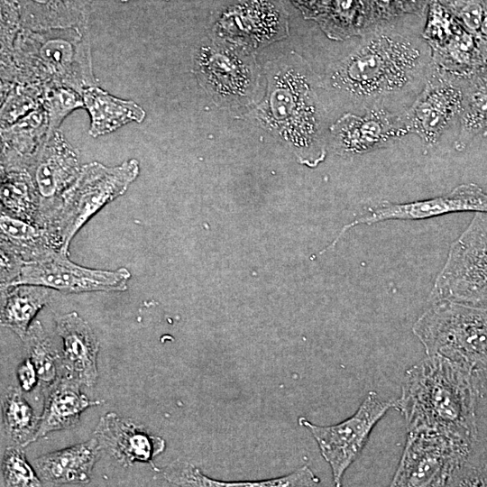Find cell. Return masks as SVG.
Segmentation results:
<instances>
[{
  "label": "cell",
  "mask_w": 487,
  "mask_h": 487,
  "mask_svg": "<svg viewBox=\"0 0 487 487\" xmlns=\"http://www.w3.org/2000/svg\"><path fill=\"white\" fill-rule=\"evenodd\" d=\"M304 18L317 21L327 10L331 0H290Z\"/></svg>",
  "instance_id": "obj_38"
},
{
  "label": "cell",
  "mask_w": 487,
  "mask_h": 487,
  "mask_svg": "<svg viewBox=\"0 0 487 487\" xmlns=\"http://www.w3.org/2000/svg\"><path fill=\"white\" fill-rule=\"evenodd\" d=\"M412 332L427 355L445 357L473 373L487 370V306L432 301Z\"/></svg>",
  "instance_id": "obj_5"
},
{
  "label": "cell",
  "mask_w": 487,
  "mask_h": 487,
  "mask_svg": "<svg viewBox=\"0 0 487 487\" xmlns=\"http://www.w3.org/2000/svg\"><path fill=\"white\" fill-rule=\"evenodd\" d=\"M41 105L47 113L49 131L51 134L59 130L67 115L75 109L84 107V101L82 95L74 89L54 87L43 90Z\"/></svg>",
  "instance_id": "obj_34"
},
{
  "label": "cell",
  "mask_w": 487,
  "mask_h": 487,
  "mask_svg": "<svg viewBox=\"0 0 487 487\" xmlns=\"http://www.w3.org/2000/svg\"><path fill=\"white\" fill-rule=\"evenodd\" d=\"M333 146L340 155H361L387 147L409 133L401 112L386 107L363 115L345 114L330 127Z\"/></svg>",
  "instance_id": "obj_16"
},
{
  "label": "cell",
  "mask_w": 487,
  "mask_h": 487,
  "mask_svg": "<svg viewBox=\"0 0 487 487\" xmlns=\"http://www.w3.org/2000/svg\"><path fill=\"white\" fill-rule=\"evenodd\" d=\"M430 297L487 306V212L475 213L452 243Z\"/></svg>",
  "instance_id": "obj_8"
},
{
  "label": "cell",
  "mask_w": 487,
  "mask_h": 487,
  "mask_svg": "<svg viewBox=\"0 0 487 487\" xmlns=\"http://www.w3.org/2000/svg\"><path fill=\"white\" fill-rule=\"evenodd\" d=\"M458 212H487V193L475 183L458 185L441 196L396 203L388 200L369 207L358 218L345 225L330 249L347 230L359 225H373L390 220H423Z\"/></svg>",
  "instance_id": "obj_14"
},
{
  "label": "cell",
  "mask_w": 487,
  "mask_h": 487,
  "mask_svg": "<svg viewBox=\"0 0 487 487\" xmlns=\"http://www.w3.org/2000/svg\"><path fill=\"white\" fill-rule=\"evenodd\" d=\"M81 385L78 381L62 375L43 391L44 404L39 417L36 440L51 432L75 427L84 410L100 403L89 400L81 392Z\"/></svg>",
  "instance_id": "obj_20"
},
{
  "label": "cell",
  "mask_w": 487,
  "mask_h": 487,
  "mask_svg": "<svg viewBox=\"0 0 487 487\" xmlns=\"http://www.w3.org/2000/svg\"><path fill=\"white\" fill-rule=\"evenodd\" d=\"M94 437L101 449L124 467L132 466L135 463H146L157 469L153 460L166 446L162 437L114 412H108L100 418L94 430Z\"/></svg>",
  "instance_id": "obj_17"
},
{
  "label": "cell",
  "mask_w": 487,
  "mask_h": 487,
  "mask_svg": "<svg viewBox=\"0 0 487 487\" xmlns=\"http://www.w3.org/2000/svg\"><path fill=\"white\" fill-rule=\"evenodd\" d=\"M364 2L369 31L404 15L398 0H364Z\"/></svg>",
  "instance_id": "obj_36"
},
{
  "label": "cell",
  "mask_w": 487,
  "mask_h": 487,
  "mask_svg": "<svg viewBox=\"0 0 487 487\" xmlns=\"http://www.w3.org/2000/svg\"><path fill=\"white\" fill-rule=\"evenodd\" d=\"M477 443L442 434L408 432L391 486H470Z\"/></svg>",
  "instance_id": "obj_7"
},
{
  "label": "cell",
  "mask_w": 487,
  "mask_h": 487,
  "mask_svg": "<svg viewBox=\"0 0 487 487\" xmlns=\"http://www.w3.org/2000/svg\"><path fill=\"white\" fill-rule=\"evenodd\" d=\"M474 38L482 61L487 62V10L479 32Z\"/></svg>",
  "instance_id": "obj_41"
},
{
  "label": "cell",
  "mask_w": 487,
  "mask_h": 487,
  "mask_svg": "<svg viewBox=\"0 0 487 487\" xmlns=\"http://www.w3.org/2000/svg\"><path fill=\"white\" fill-rule=\"evenodd\" d=\"M84 107L90 116L89 134L98 137L131 122L142 123L145 111L132 100L115 97L96 86L83 90Z\"/></svg>",
  "instance_id": "obj_23"
},
{
  "label": "cell",
  "mask_w": 487,
  "mask_h": 487,
  "mask_svg": "<svg viewBox=\"0 0 487 487\" xmlns=\"http://www.w3.org/2000/svg\"><path fill=\"white\" fill-rule=\"evenodd\" d=\"M0 246L16 253L24 263L39 260L53 251H61L58 239L47 227L3 212L0 216Z\"/></svg>",
  "instance_id": "obj_24"
},
{
  "label": "cell",
  "mask_w": 487,
  "mask_h": 487,
  "mask_svg": "<svg viewBox=\"0 0 487 487\" xmlns=\"http://www.w3.org/2000/svg\"><path fill=\"white\" fill-rule=\"evenodd\" d=\"M459 123L455 147L462 152L487 128V62L479 66L464 81V103Z\"/></svg>",
  "instance_id": "obj_28"
},
{
  "label": "cell",
  "mask_w": 487,
  "mask_h": 487,
  "mask_svg": "<svg viewBox=\"0 0 487 487\" xmlns=\"http://www.w3.org/2000/svg\"><path fill=\"white\" fill-rule=\"evenodd\" d=\"M250 54L216 40L198 50L195 72L199 84L216 105L241 106L253 97L258 75Z\"/></svg>",
  "instance_id": "obj_10"
},
{
  "label": "cell",
  "mask_w": 487,
  "mask_h": 487,
  "mask_svg": "<svg viewBox=\"0 0 487 487\" xmlns=\"http://www.w3.org/2000/svg\"><path fill=\"white\" fill-rule=\"evenodd\" d=\"M480 439L487 455V422L486 427L483 428L482 426H480Z\"/></svg>",
  "instance_id": "obj_43"
},
{
  "label": "cell",
  "mask_w": 487,
  "mask_h": 487,
  "mask_svg": "<svg viewBox=\"0 0 487 487\" xmlns=\"http://www.w3.org/2000/svg\"><path fill=\"white\" fill-rule=\"evenodd\" d=\"M17 379L23 391H31L39 384L36 369L31 359L26 357L17 368Z\"/></svg>",
  "instance_id": "obj_39"
},
{
  "label": "cell",
  "mask_w": 487,
  "mask_h": 487,
  "mask_svg": "<svg viewBox=\"0 0 487 487\" xmlns=\"http://www.w3.org/2000/svg\"><path fill=\"white\" fill-rule=\"evenodd\" d=\"M267 90L256 106L259 124L283 141L300 163L316 167L326 154L325 110L317 79L308 63L291 53L268 64Z\"/></svg>",
  "instance_id": "obj_3"
},
{
  "label": "cell",
  "mask_w": 487,
  "mask_h": 487,
  "mask_svg": "<svg viewBox=\"0 0 487 487\" xmlns=\"http://www.w3.org/2000/svg\"><path fill=\"white\" fill-rule=\"evenodd\" d=\"M94 0H17L24 28L44 30L70 27L84 23Z\"/></svg>",
  "instance_id": "obj_27"
},
{
  "label": "cell",
  "mask_w": 487,
  "mask_h": 487,
  "mask_svg": "<svg viewBox=\"0 0 487 487\" xmlns=\"http://www.w3.org/2000/svg\"><path fill=\"white\" fill-rule=\"evenodd\" d=\"M49 134V119L42 105L2 128L1 170L25 169Z\"/></svg>",
  "instance_id": "obj_21"
},
{
  "label": "cell",
  "mask_w": 487,
  "mask_h": 487,
  "mask_svg": "<svg viewBox=\"0 0 487 487\" xmlns=\"http://www.w3.org/2000/svg\"><path fill=\"white\" fill-rule=\"evenodd\" d=\"M394 406V401L384 400L370 391L356 411L337 424L319 426L306 418H299V425L309 430L329 464L335 486H341L345 473L361 454L372 430Z\"/></svg>",
  "instance_id": "obj_9"
},
{
  "label": "cell",
  "mask_w": 487,
  "mask_h": 487,
  "mask_svg": "<svg viewBox=\"0 0 487 487\" xmlns=\"http://www.w3.org/2000/svg\"><path fill=\"white\" fill-rule=\"evenodd\" d=\"M1 482L6 487H39L42 482L27 461L23 446L12 445L5 448L1 462Z\"/></svg>",
  "instance_id": "obj_33"
},
{
  "label": "cell",
  "mask_w": 487,
  "mask_h": 487,
  "mask_svg": "<svg viewBox=\"0 0 487 487\" xmlns=\"http://www.w3.org/2000/svg\"><path fill=\"white\" fill-rule=\"evenodd\" d=\"M2 428L14 445L23 447L36 441L39 418L23 394V390L8 386L1 398Z\"/></svg>",
  "instance_id": "obj_29"
},
{
  "label": "cell",
  "mask_w": 487,
  "mask_h": 487,
  "mask_svg": "<svg viewBox=\"0 0 487 487\" xmlns=\"http://www.w3.org/2000/svg\"><path fill=\"white\" fill-rule=\"evenodd\" d=\"M81 167L78 150L59 130L47 137L26 166L41 199L45 227H49L62 195L76 180Z\"/></svg>",
  "instance_id": "obj_15"
},
{
  "label": "cell",
  "mask_w": 487,
  "mask_h": 487,
  "mask_svg": "<svg viewBox=\"0 0 487 487\" xmlns=\"http://www.w3.org/2000/svg\"><path fill=\"white\" fill-rule=\"evenodd\" d=\"M13 84L43 90L65 87L82 95L96 86L87 31L82 24L19 31L12 51Z\"/></svg>",
  "instance_id": "obj_4"
},
{
  "label": "cell",
  "mask_w": 487,
  "mask_h": 487,
  "mask_svg": "<svg viewBox=\"0 0 487 487\" xmlns=\"http://www.w3.org/2000/svg\"><path fill=\"white\" fill-rule=\"evenodd\" d=\"M394 22L363 34L327 77L330 87L366 110L386 107L391 100L421 90L432 64L424 39L397 30Z\"/></svg>",
  "instance_id": "obj_1"
},
{
  "label": "cell",
  "mask_w": 487,
  "mask_h": 487,
  "mask_svg": "<svg viewBox=\"0 0 487 487\" xmlns=\"http://www.w3.org/2000/svg\"><path fill=\"white\" fill-rule=\"evenodd\" d=\"M51 289L34 284H17L1 289V326L23 341L36 314L51 301Z\"/></svg>",
  "instance_id": "obj_25"
},
{
  "label": "cell",
  "mask_w": 487,
  "mask_h": 487,
  "mask_svg": "<svg viewBox=\"0 0 487 487\" xmlns=\"http://www.w3.org/2000/svg\"><path fill=\"white\" fill-rule=\"evenodd\" d=\"M140 172L137 160L108 167L94 161L81 167L72 185L62 195L48 227L61 251L69 254V244L79 229L103 207L122 196Z\"/></svg>",
  "instance_id": "obj_6"
},
{
  "label": "cell",
  "mask_w": 487,
  "mask_h": 487,
  "mask_svg": "<svg viewBox=\"0 0 487 487\" xmlns=\"http://www.w3.org/2000/svg\"><path fill=\"white\" fill-rule=\"evenodd\" d=\"M478 390L472 372L439 355H427L406 370L394 408L408 432L479 439Z\"/></svg>",
  "instance_id": "obj_2"
},
{
  "label": "cell",
  "mask_w": 487,
  "mask_h": 487,
  "mask_svg": "<svg viewBox=\"0 0 487 487\" xmlns=\"http://www.w3.org/2000/svg\"><path fill=\"white\" fill-rule=\"evenodd\" d=\"M466 78L446 73L431 64L422 89L410 106L401 111L409 133L417 134L427 146L436 145L459 121Z\"/></svg>",
  "instance_id": "obj_11"
},
{
  "label": "cell",
  "mask_w": 487,
  "mask_h": 487,
  "mask_svg": "<svg viewBox=\"0 0 487 487\" xmlns=\"http://www.w3.org/2000/svg\"><path fill=\"white\" fill-rule=\"evenodd\" d=\"M0 186L1 212L44 226L41 199L26 169L1 170Z\"/></svg>",
  "instance_id": "obj_26"
},
{
  "label": "cell",
  "mask_w": 487,
  "mask_h": 487,
  "mask_svg": "<svg viewBox=\"0 0 487 487\" xmlns=\"http://www.w3.org/2000/svg\"><path fill=\"white\" fill-rule=\"evenodd\" d=\"M1 129L6 128L41 105L42 90L14 84L1 88Z\"/></svg>",
  "instance_id": "obj_32"
},
{
  "label": "cell",
  "mask_w": 487,
  "mask_h": 487,
  "mask_svg": "<svg viewBox=\"0 0 487 487\" xmlns=\"http://www.w3.org/2000/svg\"><path fill=\"white\" fill-rule=\"evenodd\" d=\"M102 449L94 437L35 458L32 465L46 485L88 483Z\"/></svg>",
  "instance_id": "obj_19"
},
{
  "label": "cell",
  "mask_w": 487,
  "mask_h": 487,
  "mask_svg": "<svg viewBox=\"0 0 487 487\" xmlns=\"http://www.w3.org/2000/svg\"><path fill=\"white\" fill-rule=\"evenodd\" d=\"M0 282L1 289H3L14 284L24 262L16 253L4 246H0Z\"/></svg>",
  "instance_id": "obj_37"
},
{
  "label": "cell",
  "mask_w": 487,
  "mask_h": 487,
  "mask_svg": "<svg viewBox=\"0 0 487 487\" xmlns=\"http://www.w3.org/2000/svg\"><path fill=\"white\" fill-rule=\"evenodd\" d=\"M56 332L62 341L63 375L93 387L100 345L89 324L73 311L56 318Z\"/></svg>",
  "instance_id": "obj_18"
},
{
  "label": "cell",
  "mask_w": 487,
  "mask_h": 487,
  "mask_svg": "<svg viewBox=\"0 0 487 487\" xmlns=\"http://www.w3.org/2000/svg\"><path fill=\"white\" fill-rule=\"evenodd\" d=\"M26 357L33 363L43 391L63 375L62 355L39 320L30 325L23 340Z\"/></svg>",
  "instance_id": "obj_30"
},
{
  "label": "cell",
  "mask_w": 487,
  "mask_h": 487,
  "mask_svg": "<svg viewBox=\"0 0 487 487\" xmlns=\"http://www.w3.org/2000/svg\"><path fill=\"white\" fill-rule=\"evenodd\" d=\"M316 22L328 38L336 41L363 36L369 31L364 0H331Z\"/></svg>",
  "instance_id": "obj_31"
},
{
  "label": "cell",
  "mask_w": 487,
  "mask_h": 487,
  "mask_svg": "<svg viewBox=\"0 0 487 487\" xmlns=\"http://www.w3.org/2000/svg\"><path fill=\"white\" fill-rule=\"evenodd\" d=\"M162 475L172 485L192 487H295L317 486L320 482V479L308 465L272 479L222 481L205 475L199 468L187 461L177 460L163 468Z\"/></svg>",
  "instance_id": "obj_22"
},
{
  "label": "cell",
  "mask_w": 487,
  "mask_h": 487,
  "mask_svg": "<svg viewBox=\"0 0 487 487\" xmlns=\"http://www.w3.org/2000/svg\"><path fill=\"white\" fill-rule=\"evenodd\" d=\"M69 255L61 251H53L39 260L25 262L13 285H41L65 294L127 289L131 278L128 269L122 267L106 271L87 268L71 262Z\"/></svg>",
  "instance_id": "obj_12"
},
{
  "label": "cell",
  "mask_w": 487,
  "mask_h": 487,
  "mask_svg": "<svg viewBox=\"0 0 487 487\" xmlns=\"http://www.w3.org/2000/svg\"><path fill=\"white\" fill-rule=\"evenodd\" d=\"M221 41L247 51L288 36V21L276 0H241L225 11L216 23Z\"/></svg>",
  "instance_id": "obj_13"
},
{
  "label": "cell",
  "mask_w": 487,
  "mask_h": 487,
  "mask_svg": "<svg viewBox=\"0 0 487 487\" xmlns=\"http://www.w3.org/2000/svg\"><path fill=\"white\" fill-rule=\"evenodd\" d=\"M431 0H398L404 14H409L419 17L426 15Z\"/></svg>",
  "instance_id": "obj_40"
},
{
  "label": "cell",
  "mask_w": 487,
  "mask_h": 487,
  "mask_svg": "<svg viewBox=\"0 0 487 487\" xmlns=\"http://www.w3.org/2000/svg\"><path fill=\"white\" fill-rule=\"evenodd\" d=\"M438 1L468 32L477 35L487 10V0Z\"/></svg>",
  "instance_id": "obj_35"
},
{
  "label": "cell",
  "mask_w": 487,
  "mask_h": 487,
  "mask_svg": "<svg viewBox=\"0 0 487 487\" xmlns=\"http://www.w3.org/2000/svg\"><path fill=\"white\" fill-rule=\"evenodd\" d=\"M479 398L487 404V370L473 373Z\"/></svg>",
  "instance_id": "obj_42"
}]
</instances>
